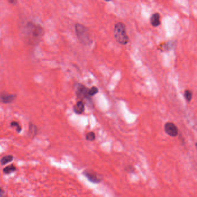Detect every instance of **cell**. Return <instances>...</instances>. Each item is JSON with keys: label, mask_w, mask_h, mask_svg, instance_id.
<instances>
[{"label": "cell", "mask_w": 197, "mask_h": 197, "mask_svg": "<svg viewBox=\"0 0 197 197\" xmlns=\"http://www.w3.org/2000/svg\"><path fill=\"white\" fill-rule=\"evenodd\" d=\"M44 29L40 26L33 23H29L26 27V34L29 42L33 45L37 44L44 35Z\"/></svg>", "instance_id": "obj_1"}, {"label": "cell", "mask_w": 197, "mask_h": 197, "mask_svg": "<svg viewBox=\"0 0 197 197\" xmlns=\"http://www.w3.org/2000/svg\"><path fill=\"white\" fill-rule=\"evenodd\" d=\"M114 37L119 44L125 45L129 41L126 27L124 23L119 22L117 23L114 28Z\"/></svg>", "instance_id": "obj_2"}, {"label": "cell", "mask_w": 197, "mask_h": 197, "mask_svg": "<svg viewBox=\"0 0 197 197\" xmlns=\"http://www.w3.org/2000/svg\"><path fill=\"white\" fill-rule=\"evenodd\" d=\"M75 32L80 42L85 45L90 44L91 42L90 34L85 26L77 23L75 25Z\"/></svg>", "instance_id": "obj_3"}, {"label": "cell", "mask_w": 197, "mask_h": 197, "mask_svg": "<svg viewBox=\"0 0 197 197\" xmlns=\"http://www.w3.org/2000/svg\"><path fill=\"white\" fill-rule=\"evenodd\" d=\"M76 94L78 98L82 99L91 101V97L88 95V88L83 84L77 83L76 86Z\"/></svg>", "instance_id": "obj_4"}, {"label": "cell", "mask_w": 197, "mask_h": 197, "mask_svg": "<svg viewBox=\"0 0 197 197\" xmlns=\"http://www.w3.org/2000/svg\"><path fill=\"white\" fill-rule=\"evenodd\" d=\"M165 133L172 137H175L178 135V128L175 124L171 122H168L164 125Z\"/></svg>", "instance_id": "obj_5"}, {"label": "cell", "mask_w": 197, "mask_h": 197, "mask_svg": "<svg viewBox=\"0 0 197 197\" xmlns=\"http://www.w3.org/2000/svg\"><path fill=\"white\" fill-rule=\"evenodd\" d=\"M83 175L90 182L93 183H99L101 182L102 180L100 176L96 173L90 171H85L83 172Z\"/></svg>", "instance_id": "obj_6"}, {"label": "cell", "mask_w": 197, "mask_h": 197, "mask_svg": "<svg viewBox=\"0 0 197 197\" xmlns=\"http://www.w3.org/2000/svg\"><path fill=\"white\" fill-rule=\"evenodd\" d=\"M16 96L13 94H9L7 93L0 94V102L3 104H10L15 101Z\"/></svg>", "instance_id": "obj_7"}, {"label": "cell", "mask_w": 197, "mask_h": 197, "mask_svg": "<svg viewBox=\"0 0 197 197\" xmlns=\"http://www.w3.org/2000/svg\"><path fill=\"white\" fill-rule=\"evenodd\" d=\"M150 24L154 27H157L161 24L160 15L158 13H155L152 15L150 19Z\"/></svg>", "instance_id": "obj_8"}, {"label": "cell", "mask_w": 197, "mask_h": 197, "mask_svg": "<svg viewBox=\"0 0 197 197\" xmlns=\"http://www.w3.org/2000/svg\"><path fill=\"white\" fill-rule=\"evenodd\" d=\"M85 109L84 102L83 101H79L73 106V111L77 114H81L84 112Z\"/></svg>", "instance_id": "obj_9"}, {"label": "cell", "mask_w": 197, "mask_h": 197, "mask_svg": "<svg viewBox=\"0 0 197 197\" xmlns=\"http://www.w3.org/2000/svg\"><path fill=\"white\" fill-rule=\"evenodd\" d=\"M13 157L12 156L8 155L3 157L0 160V162L1 164L4 165L7 164L8 163L11 162L13 160Z\"/></svg>", "instance_id": "obj_10"}, {"label": "cell", "mask_w": 197, "mask_h": 197, "mask_svg": "<svg viewBox=\"0 0 197 197\" xmlns=\"http://www.w3.org/2000/svg\"><path fill=\"white\" fill-rule=\"evenodd\" d=\"M15 170H16V167L15 166L13 165H11L4 168L3 172L5 174H9L12 172L15 171Z\"/></svg>", "instance_id": "obj_11"}, {"label": "cell", "mask_w": 197, "mask_h": 197, "mask_svg": "<svg viewBox=\"0 0 197 197\" xmlns=\"http://www.w3.org/2000/svg\"><path fill=\"white\" fill-rule=\"evenodd\" d=\"M184 97L187 102H190L193 97V93L189 90H186L184 91Z\"/></svg>", "instance_id": "obj_12"}, {"label": "cell", "mask_w": 197, "mask_h": 197, "mask_svg": "<svg viewBox=\"0 0 197 197\" xmlns=\"http://www.w3.org/2000/svg\"><path fill=\"white\" fill-rule=\"evenodd\" d=\"M86 139L88 141H94L95 139V134L93 132H89L86 134Z\"/></svg>", "instance_id": "obj_13"}, {"label": "cell", "mask_w": 197, "mask_h": 197, "mask_svg": "<svg viewBox=\"0 0 197 197\" xmlns=\"http://www.w3.org/2000/svg\"><path fill=\"white\" fill-rule=\"evenodd\" d=\"M98 88L95 87V86H93L91 88L88 89V95L91 97L94 95H96L98 93Z\"/></svg>", "instance_id": "obj_14"}, {"label": "cell", "mask_w": 197, "mask_h": 197, "mask_svg": "<svg viewBox=\"0 0 197 197\" xmlns=\"http://www.w3.org/2000/svg\"><path fill=\"white\" fill-rule=\"evenodd\" d=\"M37 132V127H35L34 125L33 124H30L29 127V134L34 136V135H36Z\"/></svg>", "instance_id": "obj_15"}, {"label": "cell", "mask_w": 197, "mask_h": 197, "mask_svg": "<svg viewBox=\"0 0 197 197\" xmlns=\"http://www.w3.org/2000/svg\"><path fill=\"white\" fill-rule=\"evenodd\" d=\"M11 127H15L16 128V131L20 133L21 131H22V128L20 127V125H19L18 123L16 122V121H12L11 123Z\"/></svg>", "instance_id": "obj_16"}, {"label": "cell", "mask_w": 197, "mask_h": 197, "mask_svg": "<svg viewBox=\"0 0 197 197\" xmlns=\"http://www.w3.org/2000/svg\"><path fill=\"white\" fill-rule=\"evenodd\" d=\"M171 44L172 43H171V42L168 43L167 44H164V46H161V48H163L162 51H166V50H167V51H169V50L171 49V48L173 47V45H171Z\"/></svg>", "instance_id": "obj_17"}, {"label": "cell", "mask_w": 197, "mask_h": 197, "mask_svg": "<svg viewBox=\"0 0 197 197\" xmlns=\"http://www.w3.org/2000/svg\"><path fill=\"white\" fill-rule=\"evenodd\" d=\"M4 191L2 188H0V197H3L4 195Z\"/></svg>", "instance_id": "obj_18"}, {"label": "cell", "mask_w": 197, "mask_h": 197, "mask_svg": "<svg viewBox=\"0 0 197 197\" xmlns=\"http://www.w3.org/2000/svg\"><path fill=\"white\" fill-rule=\"evenodd\" d=\"M125 169H127V171H129L130 170L131 171V172H132L134 171V169H133V167H132L131 166H128L127 167V168H126Z\"/></svg>", "instance_id": "obj_19"}, {"label": "cell", "mask_w": 197, "mask_h": 197, "mask_svg": "<svg viewBox=\"0 0 197 197\" xmlns=\"http://www.w3.org/2000/svg\"><path fill=\"white\" fill-rule=\"evenodd\" d=\"M9 1L11 3L14 4V3H15V0H9Z\"/></svg>", "instance_id": "obj_20"}, {"label": "cell", "mask_w": 197, "mask_h": 197, "mask_svg": "<svg viewBox=\"0 0 197 197\" xmlns=\"http://www.w3.org/2000/svg\"><path fill=\"white\" fill-rule=\"evenodd\" d=\"M105 1H107V2H109V1H110L111 0H105Z\"/></svg>", "instance_id": "obj_21"}]
</instances>
